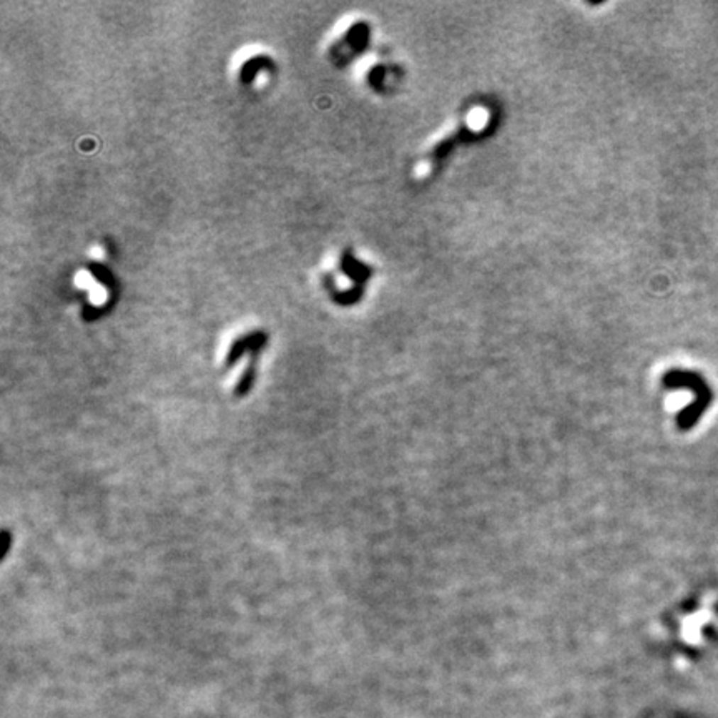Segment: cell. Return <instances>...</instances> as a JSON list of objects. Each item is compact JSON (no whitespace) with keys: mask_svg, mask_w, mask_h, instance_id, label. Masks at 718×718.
Here are the masks:
<instances>
[{"mask_svg":"<svg viewBox=\"0 0 718 718\" xmlns=\"http://www.w3.org/2000/svg\"><path fill=\"white\" fill-rule=\"evenodd\" d=\"M667 382L672 386H688L690 390L697 392V401L688 407V409L683 412L680 417L682 428H690L692 424H695V421L702 416V412L707 409L708 404H710L712 392L708 390L707 382L702 380L700 376L695 375V372H672L670 376L667 377Z\"/></svg>","mask_w":718,"mask_h":718,"instance_id":"cell-1","label":"cell"},{"mask_svg":"<svg viewBox=\"0 0 718 718\" xmlns=\"http://www.w3.org/2000/svg\"><path fill=\"white\" fill-rule=\"evenodd\" d=\"M266 341H268V336H266V334L261 333V331L246 334V336L240 338V339H238V341L233 343L230 353H228V356H226V368L235 366L236 363L240 361L241 356H243L245 353L250 351L251 354H258L261 351V349H263Z\"/></svg>","mask_w":718,"mask_h":718,"instance_id":"cell-2","label":"cell"},{"mask_svg":"<svg viewBox=\"0 0 718 718\" xmlns=\"http://www.w3.org/2000/svg\"><path fill=\"white\" fill-rule=\"evenodd\" d=\"M256 356H258V354H251L250 366L246 368V371L243 372V376H241L240 380H238V382H236V387H235V396L236 397H245L251 390H253L255 381H256V366H255Z\"/></svg>","mask_w":718,"mask_h":718,"instance_id":"cell-3","label":"cell"},{"mask_svg":"<svg viewBox=\"0 0 718 718\" xmlns=\"http://www.w3.org/2000/svg\"><path fill=\"white\" fill-rule=\"evenodd\" d=\"M12 542H13L12 532L9 531V529H6V531L2 532V544H4V551H2V556H0V557H2V559H6V556H7L9 549H11Z\"/></svg>","mask_w":718,"mask_h":718,"instance_id":"cell-4","label":"cell"}]
</instances>
